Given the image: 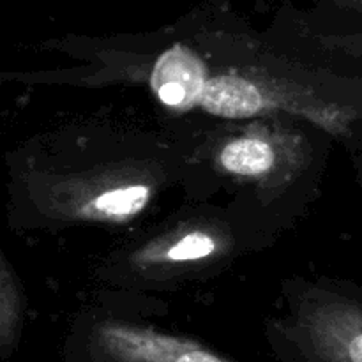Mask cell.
I'll use <instances>...</instances> for the list:
<instances>
[{"label":"cell","instance_id":"2","mask_svg":"<svg viewBox=\"0 0 362 362\" xmlns=\"http://www.w3.org/2000/svg\"><path fill=\"white\" fill-rule=\"evenodd\" d=\"M279 338L292 362H362L361 308L345 300L308 304Z\"/></svg>","mask_w":362,"mask_h":362},{"label":"cell","instance_id":"5","mask_svg":"<svg viewBox=\"0 0 362 362\" xmlns=\"http://www.w3.org/2000/svg\"><path fill=\"white\" fill-rule=\"evenodd\" d=\"M221 168L237 177H262L272 170L276 154L267 140L243 136L228 141L219 152Z\"/></svg>","mask_w":362,"mask_h":362},{"label":"cell","instance_id":"4","mask_svg":"<svg viewBox=\"0 0 362 362\" xmlns=\"http://www.w3.org/2000/svg\"><path fill=\"white\" fill-rule=\"evenodd\" d=\"M202 67L197 59L182 48L166 53L156 66L152 85L163 103L170 106H184L187 99L197 98L204 87Z\"/></svg>","mask_w":362,"mask_h":362},{"label":"cell","instance_id":"7","mask_svg":"<svg viewBox=\"0 0 362 362\" xmlns=\"http://www.w3.org/2000/svg\"><path fill=\"white\" fill-rule=\"evenodd\" d=\"M151 198V189L141 184L117 187L92 202V214L101 219H126L140 212Z\"/></svg>","mask_w":362,"mask_h":362},{"label":"cell","instance_id":"3","mask_svg":"<svg viewBox=\"0 0 362 362\" xmlns=\"http://www.w3.org/2000/svg\"><path fill=\"white\" fill-rule=\"evenodd\" d=\"M198 103L207 112L223 117H247L279 106L274 95L237 76H219L204 81Z\"/></svg>","mask_w":362,"mask_h":362},{"label":"cell","instance_id":"1","mask_svg":"<svg viewBox=\"0 0 362 362\" xmlns=\"http://www.w3.org/2000/svg\"><path fill=\"white\" fill-rule=\"evenodd\" d=\"M67 362H237L209 346L154 327L101 318L71 343Z\"/></svg>","mask_w":362,"mask_h":362},{"label":"cell","instance_id":"8","mask_svg":"<svg viewBox=\"0 0 362 362\" xmlns=\"http://www.w3.org/2000/svg\"><path fill=\"white\" fill-rule=\"evenodd\" d=\"M216 240L211 235L202 232H194L180 239L179 243L173 244L166 257L173 262H189V260H200V258L209 257L214 253Z\"/></svg>","mask_w":362,"mask_h":362},{"label":"cell","instance_id":"6","mask_svg":"<svg viewBox=\"0 0 362 362\" xmlns=\"http://www.w3.org/2000/svg\"><path fill=\"white\" fill-rule=\"evenodd\" d=\"M23 317L21 288L0 253V359H7L16 350L23 329Z\"/></svg>","mask_w":362,"mask_h":362}]
</instances>
